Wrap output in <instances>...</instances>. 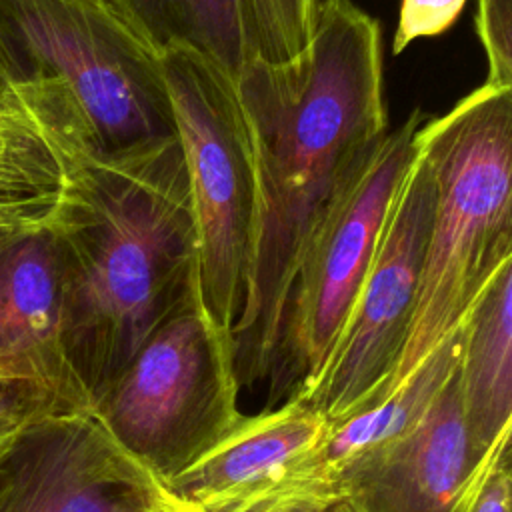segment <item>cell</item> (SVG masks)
Listing matches in <instances>:
<instances>
[{"mask_svg":"<svg viewBox=\"0 0 512 512\" xmlns=\"http://www.w3.org/2000/svg\"><path fill=\"white\" fill-rule=\"evenodd\" d=\"M56 208H0V248L28 232L48 226Z\"/></svg>","mask_w":512,"mask_h":512,"instance_id":"23","label":"cell"},{"mask_svg":"<svg viewBox=\"0 0 512 512\" xmlns=\"http://www.w3.org/2000/svg\"><path fill=\"white\" fill-rule=\"evenodd\" d=\"M118 2H120V0H118Z\"/></svg>","mask_w":512,"mask_h":512,"instance_id":"27","label":"cell"},{"mask_svg":"<svg viewBox=\"0 0 512 512\" xmlns=\"http://www.w3.org/2000/svg\"><path fill=\"white\" fill-rule=\"evenodd\" d=\"M54 414H76L50 390L16 378H0V450L24 428Z\"/></svg>","mask_w":512,"mask_h":512,"instance_id":"18","label":"cell"},{"mask_svg":"<svg viewBox=\"0 0 512 512\" xmlns=\"http://www.w3.org/2000/svg\"><path fill=\"white\" fill-rule=\"evenodd\" d=\"M428 116L414 108L388 128L340 182L312 224L290 276L278 348L268 376L272 408L320 372L358 298L392 196Z\"/></svg>","mask_w":512,"mask_h":512,"instance_id":"6","label":"cell"},{"mask_svg":"<svg viewBox=\"0 0 512 512\" xmlns=\"http://www.w3.org/2000/svg\"><path fill=\"white\" fill-rule=\"evenodd\" d=\"M162 512H170V508H168V500H166V506H164V510Z\"/></svg>","mask_w":512,"mask_h":512,"instance_id":"26","label":"cell"},{"mask_svg":"<svg viewBox=\"0 0 512 512\" xmlns=\"http://www.w3.org/2000/svg\"><path fill=\"white\" fill-rule=\"evenodd\" d=\"M242 8L252 58L280 64L308 48L318 0H242Z\"/></svg>","mask_w":512,"mask_h":512,"instance_id":"17","label":"cell"},{"mask_svg":"<svg viewBox=\"0 0 512 512\" xmlns=\"http://www.w3.org/2000/svg\"><path fill=\"white\" fill-rule=\"evenodd\" d=\"M158 50L184 46L234 80L252 58L242 0H120Z\"/></svg>","mask_w":512,"mask_h":512,"instance_id":"15","label":"cell"},{"mask_svg":"<svg viewBox=\"0 0 512 512\" xmlns=\"http://www.w3.org/2000/svg\"><path fill=\"white\" fill-rule=\"evenodd\" d=\"M474 30L486 56V84L512 86V0H476Z\"/></svg>","mask_w":512,"mask_h":512,"instance_id":"19","label":"cell"},{"mask_svg":"<svg viewBox=\"0 0 512 512\" xmlns=\"http://www.w3.org/2000/svg\"><path fill=\"white\" fill-rule=\"evenodd\" d=\"M62 184V160L48 130L0 116V208H56Z\"/></svg>","mask_w":512,"mask_h":512,"instance_id":"16","label":"cell"},{"mask_svg":"<svg viewBox=\"0 0 512 512\" xmlns=\"http://www.w3.org/2000/svg\"><path fill=\"white\" fill-rule=\"evenodd\" d=\"M434 208V176L420 148L402 176L350 316L302 396L330 424L382 400L412 318Z\"/></svg>","mask_w":512,"mask_h":512,"instance_id":"8","label":"cell"},{"mask_svg":"<svg viewBox=\"0 0 512 512\" xmlns=\"http://www.w3.org/2000/svg\"><path fill=\"white\" fill-rule=\"evenodd\" d=\"M0 116L22 118L42 126L36 98H34V84L28 78L12 44L8 42V36L2 24H0Z\"/></svg>","mask_w":512,"mask_h":512,"instance_id":"21","label":"cell"},{"mask_svg":"<svg viewBox=\"0 0 512 512\" xmlns=\"http://www.w3.org/2000/svg\"><path fill=\"white\" fill-rule=\"evenodd\" d=\"M468 0H400L392 36V54L404 52L412 42L440 36L462 14Z\"/></svg>","mask_w":512,"mask_h":512,"instance_id":"20","label":"cell"},{"mask_svg":"<svg viewBox=\"0 0 512 512\" xmlns=\"http://www.w3.org/2000/svg\"><path fill=\"white\" fill-rule=\"evenodd\" d=\"M458 388L470 454L480 462L512 432V262L498 270L462 322Z\"/></svg>","mask_w":512,"mask_h":512,"instance_id":"13","label":"cell"},{"mask_svg":"<svg viewBox=\"0 0 512 512\" xmlns=\"http://www.w3.org/2000/svg\"><path fill=\"white\" fill-rule=\"evenodd\" d=\"M462 324L448 334L416 370L378 404L360 414L332 424L318 444V456L326 474L338 488V474L346 462L362 452L388 442L412 428L434 404L446 382L458 368Z\"/></svg>","mask_w":512,"mask_h":512,"instance_id":"14","label":"cell"},{"mask_svg":"<svg viewBox=\"0 0 512 512\" xmlns=\"http://www.w3.org/2000/svg\"><path fill=\"white\" fill-rule=\"evenodd\" d=\"M502 440L480 462L472 458L456 368L412 428L342 466L338 502L352 512H470L488 460Z\"/></svg>","mask_w":512,"mask_h":512,"instance_id":"11","label":"cell"},{"mask_svg":"<svg viewBox=\"0 0 512 512\" xmlns=\"http://www.w3.org/2000/svg\"><path fill=\"white\" fill-rule=\"evenodd\" d=\"M166 500L94 412L36 420L0 450V512H162Z\"/></svg>","mask_w":512,"mask_h":512,"instance_id":"10","label":"cell"},{"mask_svg":"<svg viewBox=\"0 0 512 512\" xmlns=\"http://www.w3.org/2000/svg\"><path fill=\"white\" fill-rule=\"evenodd\" d=\"M64 168L50 222L62 266L64 350L92 408L150 334L196 292V222L182 150L104 154L48 126Z\"/></svg>","mask_w":512,"mask_h":512,"instance_id":"2","label":"cell"},{"mask_svg":"<svg viewBox=\"0 0 512 512\" xmlns=\"http://www.w3.org/2000/svg\"><path fill=\"white\" fill-rule=\"evenodd\" d=\"M238 392L232 342L192 298L150 334L94 414L164 482L236 426Z\"/></svg>","mask_w":512,"mask_h":512,"instance_id":"7","label":"cell"},{"mask_svg":"<svg viewBox=\"0 0 512 512\" xmlns=\"http://www.w3.org/2000/svg\"><path fill=\"white\" fill-rule=\"evenodd\" d=\"M328 512H352V510H350V508H348V506H346V504H342V502H338V504H334V506H332V508H330V510H328Z\"/></svg>","mask_w":512,"mask_h":512,"instance_id":"25","label":"cell"},{"mask_svg":"<svg viewBox=\"0 0 512 512\" xmlns=\"http://www.w3.org/2000/svg\"><path fill=\"white\" fill-rule=\"evenodd\" d=\"M510 500V438H504L488 460L480 486L470 504V512H510Z\"/></svg>","mask_w":512,"mask_h":512,"instance_id":"22","label":"cell"},{"mask_svg":"<svg viewBox=\"0 0 512 512\" xmlns=\"http://www.w3.org/2000/svg\"><path fill=\"white\" fill-rule=\"evenodd\" d=\"M330 422L302 396L242 416L178 474L160 482L202 512H328L338 490L318 456Z\"/></svg>","mask_w":512,"mask_h":512,"instance_id":"9","label":"cell"},{"mask_svg":"<svg viewBox=\"0 0 512 512\" xmlns=\"http://www.w3.org/2000/svg\"><path fill=\"white\" fill-rule=\"evenodd\" d=\"M0 378L34 382L72 412H94L64 350L62 266L48 226L0 248Z\"/></svg>","mask_w":512,"mask_h":512,"instance_id":"12","label":"cell"},{"mask_svg":"<svg viewBox=\"0 0 512 512\" xmlns=\"http://www.w3.org/2000/svg\"><path fill=\"white\" fill-rule=\"evenodd\" d=\"M196 222V292L212 326L232 342L252 262L256 170L236 80L184 46L160 50Z\"/></svg>","mask_w":512,"mask_h":512,"instance_id":"5","label":"cell"},{"mask_svg":"<svg viewBox=\"0 0 512 512\" xmlns=\"http://www.w3.org/2000/svg\"><path fill=\"white\" fill-rule=\"evenodd\" d=\"M0 24L40 96L100 152L176 138L160 50L118 0H0Z\"/></svg>","mask_w":512,"mask_h":512,"instance_id":"4","label":"cell"},{"mask_svg":"<svg viewBox=\"0 0 512 512\" xmlns=\"http://www.w3.org/2000/svg\"><path fill=\"white\" fill-rule=\"evenodd\" d=\"M168 508H170V512H202V510H198V508H194V506H190V504H186V502L176 500V498L170 496V494H168Z\"/></svg>","mask_w":512,"mask_h":512,"instance_id":"24","label":"cell"},{"mask_svg":"<svg viewBox=\"0 0 512 512\" xmlns=\"http://www.w3.org/2000/svg\"><path fill=\"white\" fill-rule=\"evenodd\" d=\"M254 170L248 288L232 332L240 388L274 366L296 256L340 182L388 130L380 22L354 0H318L294 60L250 58L236 78Z\"/></svg>","mask_w":512,"mask_h":512,"instance_id":"1","label":"cell"},{"mask_svg":"<svg viewBox=\"0 0 512 512\" xmlns=\"http://www.w3.org/2000/svg\"><path fill=\"white\" fill-rule=\"evenodd\" d=\"M420 148L434 176V208L408 336L384 396L512 262V86L484 82L448 112L428 116Z\"/></svg>","mask_w":512,"mask_h":512,"instance_id":"3","label":"cell"}]
</instances>
